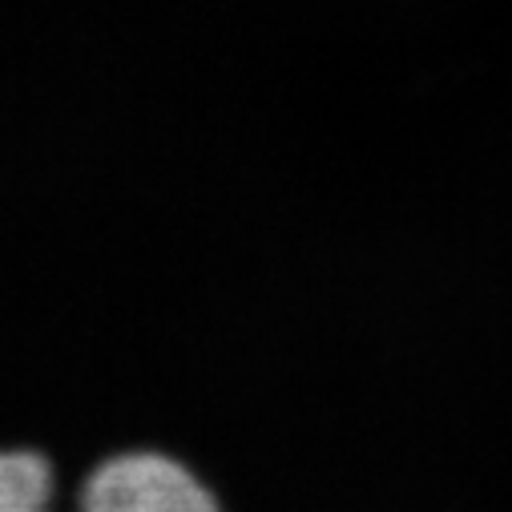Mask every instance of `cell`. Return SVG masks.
<instances>
[{
	"instance_id": "1",
	"label": "cell",
	"mask_w": 512,
	"mask_h": 512,
	"mask_svg": "<svg viewBox=\"0 0 512 512\" xmlns=\"http://www.w3.org/2000/svg\"><path fill=\"white\" fill-rule=\"evenodd\" d=\"M53 472L41 456H0V512H49ZM77 512H218L210 492L166 456H121L89 476Z\"/></svg>"
}]
</instances>
